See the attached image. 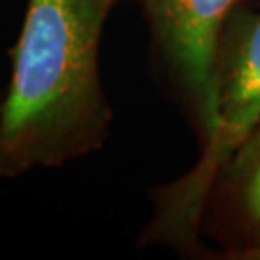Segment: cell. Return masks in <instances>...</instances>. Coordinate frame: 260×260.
<instances>
[{
  "mask_svg": "<svg viewBox=\"0 0 260 260\" xmlns=\"http://www.w3.org/2000/svg\"><path fill=\"white\" fill-rule=\"evenodd\" d=\"M258 256H260V254H258Z\"/></svg>",
  "mask_w": 260,
  "mask_h": 260,
  "instance_id": "5b68a950",
  "label": "cell"
},
{
  "mask_svg": "<svg viewBox=\"0 0 260 260\" xmlns=\"http://www.w3.org/2000/svg\"><path fill=\"white\" fill-rule=\"evenodd\" d=\"M260 125V16L237 52L230 75L220 83L218 118L206 150L195 170L174 189L170 223L187 228L195 222L214 176L241 149Z\"/></svg>",
  "mask_w": 260,
  "mask_h": 260,
  "instance_id": "7a4b0ae2",
  "label": "cell"
},
{
  "mask_svg": "<svg viewBox=\"0 0 260 260\" xmlns=\"http://www.w3.org/2000/svg\"><path fill=\"white\" fill-rule=\"evenodd\" d=\"M245 201H247V210L251 214V218L260 225V162L247 183Z\"/></svg>",
  "mask_w": 260,
  "mask_h": 260,
  "instance_id": "277c9868",
  "label": "cell"
},
{
  "mask_svg": "<svg viewBox=\"0 0 260 260\" xmlns=\"http://www.w3.org/2000/svg\"><path fill=\"white\" fill-rule=\"evenodd\" d=\"M160 43L179 72L201 114L206 139L218 118L220 29L235 0H145Z\"/></svg>",
  "mask_w": 260,
  "mask_h": 260,
  "instance_id": "3957f363",
  "label": "cell"
},
{
  "mask_svg": "<svg viewBox=\"0 0 260 260\" xmlns=\"http://www.w3.org/2000/svg\"><path fill=\"white\" fill-rule=\"evenodd\" d=\"M116 0H29L0 104V177L101 147L110 110L99 43Z\"/></svg>",
  "mask_w": 260,
  "mask_h": 260,
  "instance_id": "6da1fadb",
  "label": "cell"
}]
</instances>
